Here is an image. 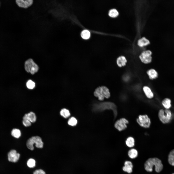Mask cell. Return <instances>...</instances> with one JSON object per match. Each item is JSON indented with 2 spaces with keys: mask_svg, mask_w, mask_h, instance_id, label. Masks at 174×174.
<instances>
[{
  "mask_svg": "<svg viewBox=\"0 0 174 174\" xmlns=\"http://www.w3.org/2000/svg\"><path fill=\"white\" fill-rule=\"evenodd\" d=\"M171 100L169 98L164 99L162 102V104L163 106L166 109H168L171 106Z\"/></svg>",
  "mask_w": 174,
  "mask_h": 174,
  "instance_id": "ac0fdd59",
  "label": "cell"
},
{
  "mask_svg": "<svg viewBox=\"0 0 174 174\" xmlns=\"http://www.w3.org/2000/svg\"><path fill=\"white\" fill-rule=\"evenodd\" d=\"M27 87L30 89H33L35 86V83L31 80H28L26 83Z\"/></svg>",
  "mask_w": 174,
  "mask_h": 174,
  "instance_id": "f1b7e54d",
  "label": "cell"
},
{
  "mask_svg": "<svg viewBox=\"0 0 174 174\" xmlns=\"http://www.w3.org/2000/svg\"><path fill=\"white\" fill-rule=\"evenodd\" d=\"M154 165L156 172H159L163 169V165L161 160L157 158H149L146 161L144 164L145 169L148 172H152Z\"/></svg>",
  "mask_w": 174,
  "mask_h": 174,
  "instance_id": "7a4b0ae2",
  "label": "cell"
},
{
  "mask_svg": "<svg viewBox=\"0 0 174 174\" xmlns=\"http://www.w3.org/2000/svg\"><path fill=\"white\" fill-rule=\"evenodd\" d=\"M36 165L35 160L33 158H30L27 161V165L30 168H33L35 167Z\"/></svg>",
  "mask_w": 174,
  "mask_h": 174,
  "instance_id": "d4e9b609",
  "label": "cell"
},
{
  "mask_svg": "<svg viewBox=\"0 0 174 174\" xmlns=\"http://www.w3.org/2000/svg\"><path fill=\"white\" fill-rule=\"evenodd\" d=\"M33 174H46L45 172L42 169L36 170L33 173Z\"/></svg>",
  "mask_w": 174,
  "mask_h": 174,
  "instance_id": "f546056e",
  "label": "cell"
},
{
  "mask_svg": "<svg viewBox=\"0 0 174 174\" xmlns=\"http://www.w3.org/2000/svg\"><path fill=\"white\" fill-rule=\"evenodd\" d=\"M60 114L61 116L65 118L68 117L70 115L69 111L65 108L62 109L60 111Z\"/></svg>",
  "mask_w": 174,
  "mask_h": 174,
  "instance_id": "7402d4cb",
  "label": "cell"
},
{
  "mask_svg": "<svg viewBox=\"0 0 174 174\" xmlns=\"http://www.w3.org/2000/svg\"><path fill=\"white\" fill-rule=\"evenodd\" d=\"M25 70L28 72L33 74L37 72L38 70V65L34 62L33 60L30 58L26 60L25 64Z\"/></svg>",
  "mask_w": 174,
  "mask_h": 174,
  "instance_id": "5b68a950",
  "label": "cell"
},
{
  "mask_svg": "<svg viewBox=\"0 0 174 174\" xmlns=\"http://www.w3.org/2000/svg\"><path fill=\"white\" fill-rule=\"evenodd\" d=\"M150 43L149 41L145 37H143L139 39L138 42V45L141 47L146 46Z\"/></svg>",
  "mask_w": 174,
  "mask_h": 174,
  "instance_id": "2e32d148",
  "label": "cell"
},
{
  "mask_svg": "<svg viewBox=\"0 0 174 174\" xmlns=\"http://www.w3.org/2000/svg\"><path fill=\"white\" fill-rule=\"evenodd\" d=\"M112 110L115 116L117 115L116 108L115 105L110 102H104L94 103L93 105L92 110L95 112H100L105 109Z\"/></svg>",
  "mask_w": 174,
  "mask_h": 174,
  "instance_id": "6da1fadb",
  "label": "cell"
},
{
  "mask_svg": "<svg viewBox=\"0 0 174 174\" xmlns=\"http://www.w3.org/2000/svg\"><path fill=\"white\" fill-rule=\"evenodd\" d=\"M81 35L82 38L87 39L89 38L90 36V33L88 30L85 29L82 31Z\"/></svg>",
  "mask_w": 174,
  "mask_h": 174,
  "instance_id": "603a6c76",
  "label": "cell"
},
{
  "mask_svg": "<svg viewBox=\"0 0 174 174\" xmlns=\"http://www.w3.org/2000/svg\"><path fill=\"white\" fill-rule=\"evenodd\" d=\"M127 145L129 147H132L135 145V140L134 138L132 137H129L126 139L125 141Z\"/></svg>",
  "mask_w": 174,
  "mask_h": 174,
  "instance_id": "ffe728a7",
  "label": "cell"
},
{
  "mask_svg": "<svg viewBox=\"0 0 174 174\" xmlns=\"http://www.w3.org/2000/svg\"><path fill=\"white\" fill-rule=\"evenodd\" d=\"M94 95L98 98L99 100L102 101L104 98L108 99L110 96V93L108 88L105 86H102L97 87L94 92Z\"/></svg>",
  "mask_w": 174,
  "mask_h": 174,
  "instance_id": "3957f363",
  "label": "cell"
},
{
  "mask_svg": "<svg viewBox=\"0 0 174 174\" xmlns=\"http://www.w3.org/2000/svg\"><path fill=\"white\" fill-rule=\"evenodd\" d=\"M146 73L149 79L151 80L156 79L158 76L157 72L155 69L153 68L148 70L146 71Z\"/></svg>",
  "mask_w": 174,
  "mask_h": 174,
  "instance_id": "4fadbf2b",
  "label": "cell"
},
{
  "mask_svg": "<svg viewBox=\"0 0 174 174\" xmlns=\"http://www.w3.org/2000/svg\"></svg>",
  "mask_w": 174,
  "mask_h": 174,
  "instance_id": "4dcf8cb0",
  "label": "cell"
},
{
  "mask_svg": "<svg viewBox=\"0 0 174 174\" xmlns=\"http://www.w3.org/2000/svg\"><path fill=\"white\" fill-rule=\"evenodd\" d=\"M27 118L28 120L31 123H34L36 120V116L34 112H31L27 114Z\"/></svg>",
  "mask_w": 174,
  "mask_h": 174,
  "instance_id": "e0dca14e",
  "label": "cell"
},
{
  "mask_svg": "<svg viewBox=\"0 0 174 174\" xmlns=\"http://www.w3.org/2000/svg\"><path fill=\"white\" fill-rule=\"evenodd\" d=\"M22 123L23 125L25 127H28L30 126L31 122L28 119L27 114H25L23 117Z\"/></svg>",
  "mask_w": 174,
  "mask_h": 174,
  "instance_id": "83f0119b",
  "label": "cell"
},
{
  "mask_svg": "<svg viewBox=\"0 0 174 174\" xmlns=\"http://www.w3.org/2000/svg\"><path fill=\"white\" fill-rule=\"evenodd\" d=\"M15 2L19 7L25 9L30 7L34 3L33 0H16Z\"/></svg>",
  "mask_w": 174,
  "mask_h": 174,
  "instance_id": "30bf717a",
  "label": "cell"
},
{
  "mask_svg": "<svg viewBox=\"0 0 174 174\" xmlns=\"http://www.w3.org/2000/svg\"><path fill=\"white\" fill-rule=\"evenodd\" d=\"M128 154L130 158L134 159L137 156L138 152L136 149H132L129 151Z\"/></svg>",
  "mask_w": 174,
  "mask_h": 174,
  "instance_id": "d6986e66",
  "label": "cell"
},
{
  "mask_svg": "<svg viewBox=\"0 0 174 174\" xmlns=\"http://www.w3.org/2000/svg\"><path fill=\"white\" fill-rule=\"evenodd\" d=\"M137 121L140 126L145 128H149L151 123L150 119L146 115H139Z\"/></svg>",
  "mask_w": 174,
  "mask_h": 174,
  "instance_id": "ba28073f",
  "label": "cell"
},
{
  "mask_svg": "<svg viewBox=\"0 0 174 174\" xmlns=\"http://www.w3.org/2000/svg\"><path fill=\"white\" fill-rule=\"evenodd\" d=\"M143 91L146 97L149 99H152L154 96L153 93L150 87L147 86H144L143 87Z\"/></svg>",
  "mask_w": 174,
  "mask_h": 174,
  "instance_id": "9a60e30c",
  "label": "cell"
},
{
  "mask_svg": "<svg viewBox=\"0 0 174 174\" xmlns=\"http://www.w3.org/2000/svg\"><path fill=\"white\" fill-rule=\"evenodd\" d=\"M128 123L127 119L124 118H122L116 122L114 124L115 127L119 131H122L127 128L126 124Z\"/></svg>",
  "mask_w": 174,
  "mask_h": 174,
  "instance_id": "9c48e42d",
  "label": "cell"
},
{
  "mask_svg": "<svg viewBox=\"0 0 174 174\" xmlns=\"http://www.w3.org/2000/svg\"><path fill=\"white\" fill-rule=\"evenodd\" d=\"M124 165L123 167V171L128 173H132L133 165L131 162L129 161H126L124 162Z\"/></svg>",
  "mask_w": 174,
  "mask_h": 174,
  "instance_id": "5bb4252c",
  "label": "cell"
},
{
  "mask_svg": "<svg viewBox=\"0 0 174 174\" xmlns=\"http://www.w3.org/2000/svg\"><path fill=\"white\" fill-rule=\"evenodd\" d=\"M127 60L126 57L123 56H121L116 59V63L117 66L120 67L125 66L127 62Z\"/></svg>",
  "mask_w": 174,
  "mask_h": 174,
  "instance_id": "7c38bea8",
  "label": "cell"
},
{
  "mask_svg": "<svg viewBox=\"0 0 174 174\" xmlns=\"http://www.w3.org/2000/svg\"><path fill=\"white\" fill-rule=\"evenodd\" d=\"M34 144L38 148H41L43 147V143L41 138L38 136H33L29 138L27 141L26 145L28 149L33 150L34 149Z\"/></svg>",
  "mask_w": 174,
  "mask_h": 174,
  "instance_id": "277c9868",
  "label": "cell"
},
{
  "mask_svg": "<svg viewBox=\"0 0 174 174\" xmlns=\"http://www.w3.org/2000/svg\"><path fill=\"white\" fill-rule=\"evenodd\" d=\"M77 123V121L76 119L74 117H72L70 118L68 120V123L69 125L72 126H75Z\"/></svg>",
  "mask_w": 174,
  "mask_h": 174,
  "instance_id": "4316f807",
  "label": "cell"
},
{
  "mask_svg": "<svg viewBox=\"0 0 174 174\" xmlns=\"http://www.w3.org/2000/svg\"><path fill=\"white\" fill-rule=\"evenodd\" d=\"M168 160L170 164L174 166V149L170 152L168 156Z\"/></svg>",
  "mask_w": 174,
  "mask_h": 174,
  "instance_id": "cb8c5ba5",
  "label": "cell"
},
{
  "mask_svg": "<svg viewBox=\"0 0 174 174\" xmlns=\"http://www.w3.org/2000/svg\"><path fill=\"white\" fill-rule=\"evenodd\" d=\"M20 155L15 150H12L8 154V160L9 161L13 162H16L19 160Z\"/></svg>",
  "mask_w": 174,
  "mask_h": 174,
  "instance_id": "8fae6325",
  "label": "cell"
},
{
  "mask_svg": "<svg viewBox=\"0 0 174 174\" xmlns=\"http://www.w3.org/2000/svg\"><path fill=\"white\" fill-rule=\"evenodd\" d=\"M119 14L118 11L115 9H112L110 10L109 12V16L112 17H115L117 16Z\"/></svg>",
  "mask_w": 174,
  "mask_h": 174,
  "instance_id": "484cf974",
  "label": "cell"
},
{
  "mask_svg": "<svg viewBox=\"0 0 174 174\" xmlns=\"http://www.w3.org/2000/svg\"><path fill=\"white\" fill-rule=\"evenodd\" d=\"M11 134L13 137L16 138H18L21 135V132L19 129L15 128L12 130Z\"/></svg>",
  "mask_w": 174,
  "mask_h": 174,
  "instance_id": "44dd1931",
  "label": "cell"
},
{
  "mask_svg": "<svg viewBox=\"0 0 174 174\" xmlns=\"http://www.w3.org/2000/svg\"><path fill=\"white\" fill-rule=\"evenodd\" d=\"M152 52L151 51L145 50L141 52L139 56V58L143 63L145 64H149L152 61Z\"/></svg>",
  "mask_w": 174,
  "mask_h": 174,
  "instance_id": "52a82bcc",
  "label": "cell"
},
{
  "mask_svg": "<svg viewBox=\"0 0 174 174\" xmlns=\"http://www.w3.org/2000/svg\"><path fill=\"white\" fill-rule=\"evenodd\" d=\"M172 116L171 111L168 109L165 110L160 109L159 112L158 116L160 121L163 123H168L170 121Z\"/></svg>",
  "mask_w": 174,
  "mask_h": 174,
  "instance_id": "8992f818",
  "label": "cell"
}]
</instances>
